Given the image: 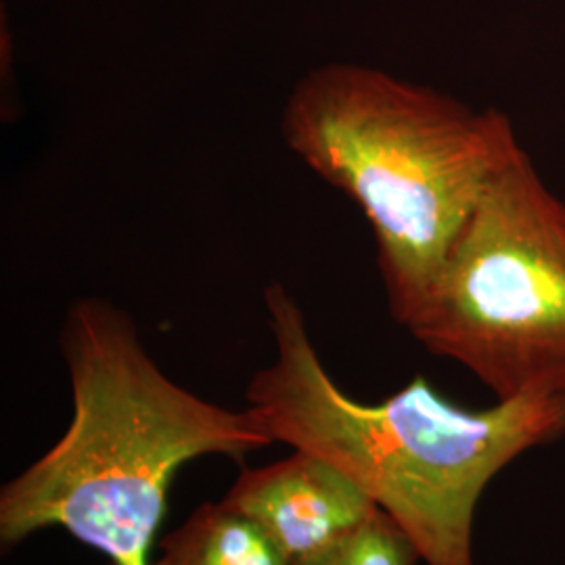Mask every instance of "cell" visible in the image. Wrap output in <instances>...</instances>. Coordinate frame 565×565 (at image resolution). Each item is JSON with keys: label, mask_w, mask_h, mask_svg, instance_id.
Instances as JSON below:
<instances>
[{"label": "cell", "mask_w": 565, "mask_h": 565, "mask_svg": "<svg viewBox=\"0 0 565 565\" xmlns=\"http://www.w3.org/2000/svg\"><path fill=\"white\" fill-rule=\"evenodd\" d=\"M221 501L260 525L291 564L333 545L377 509L335 465L302 448L243 467Z\"/></svg>", "instance_id": "5b68a950"}, {"label": "cell", "mask_w": 565, "mask_h": 565, "mask_svg": "<svg viewBox=\"0 0 565 565\" xmlns=\"http://www.w3.org/2000/svg\"><path fill=\"white\" fill-rule=\"evenodd\" d=\"M107 565H118V564H114V562H109V564H107Z\"/></svg>", "instance_id": "ba28073f"}, {"label": "cell", "mask_w": 565, "mask_h": 565, "mask_svg": "<svg viewBox=\"0 0 565 565\" xmlns=\"http://www.w3.org/2000/svg\"><path fill=\"white\" fill-rule=\"evenodd\" d=\"M281 135L363 210L398 324L440 277L488 186L524 153L503 111L352 61L324 63L294 84Z\"/></svg>", "instance_id": "3957f363"}, {"label": "cell", "mask_w": 565, "mask_h": 565, "mask_svg": "<svg viewBox=\"0 0 565 565\" xmlns=\"http://www.w3.org/2000/svg\"><path fill=\"white\" fill-rule=\"evenodd\" d=\"M149 565H291L260 525L223 501L198 507L160 543Z\"/></svg>", "instance_id": "8992f818"}, {"label": "cell", "mask_w": 565, "mask_h": 565, "mask_svg": "<svg viewBox=\"0 0 565 565\" xmlns=\"http://www.w3.org/2000/svg\"><path fill=\"white\" fill-rule=\"evenodd\" d=\"M72 419L0 490V546L61 527L118 565H149L168 488L200 457L275 445L247 411L210 403L163 373L132 317L105 298L70 306L60 333Z\"/></svg>", "instance_id": "7a4b0ae2"}, {"label": "cell", "mask_w": 565, "mask_h": 565, "mask_svg": "<svg viewBox=\"0 0 565 565\" xmlns=\"http://www.w3.org/2000/svg\"><path fill=\"white\" fill-rule=\"evenodd\" d=\"M264 308L275 356L245 387L247 413L273 443L335 465L417 546L425 565H476L473 522L486 486L536 446L565 436V394L469 411L417 375L377 404L348 396L279 281Z\"/></svg>", "instance_id": "6da1fadb"}, {"label": "cell", "mask_w": 565, "mask_h": 565, "mask_svg": "<svg viewBox=\"0 0 565 565\" xmlns=\"http://www.w3.org/2000/svg\"><path fill=\"white\" fill-rule=\"evenodd\" d=\"M422 555L380 507L333 545L291 565H419Z\"/></svg>", "instance_id": "52a82bcc"}, {"label": "cell", "mask_w": 565, "mask_h": 565, "mask_svg": "<svg viewBox=\"0 0 565 565\" xmlns=\"http://www.w3.org/2000/svg\"><path fill=\"white\" fill-rule=\"evenodd\" d=\"M403 327L499 401L565 394V202L525 151L488 186Z\"/></svg>", "instance_id": "277c9868"}]
</instances>
